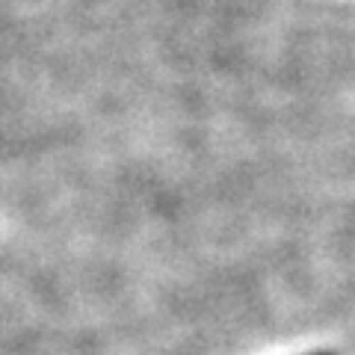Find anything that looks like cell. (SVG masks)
<instances>
[{
  "mask_svg": "<svg viewBox=\"0 0 355 355\" xmlns=\"http://www.w3.org/2000/svg\"><path fill=\"white\" fill-rule=\"evenodd\" d=\"M314 355H335V352H314Z\"/></svg>",
  "mask_w": 355,
  "mask_h": 355,
  "instance_id": "obj_1",
  "label": "cell"
}]
</instances>
